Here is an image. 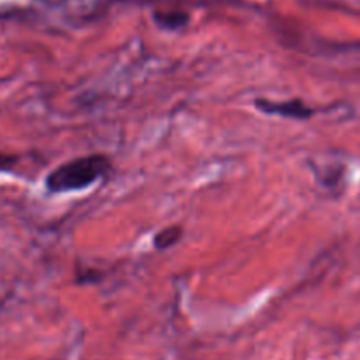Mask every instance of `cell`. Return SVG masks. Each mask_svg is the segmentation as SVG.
<instances>
[{
  "label": "cell",
  "instance_id": "obj_1",
  "mask_svg": "<svg viewBox=\"0 0 360 360\" xmlns=\"http://www.w3.org/2000/svg\"><path fill=\"white\" fill-rule=\"evenodd\" d=\"M111 169L105 155H86L65 162L46 178V188L51 193H65L84 190L101 179Z\"/></svg>",
  "mask_w": 360,
  "mask_h": 360
},
{
  "label": "cell",
  "instance_id": "obj_2",
  "mask_svg": "<svg viewBox=\"0 0 360 360\" xmlns=\"http://www.w3.org/2000/svg\"><path fill=\"white\" fill-rule=\"evenodd\" d=\"M257 108L262 112H267V115H278L283 116V118H292V120H308L311 118L315 109L309 108L308 104L301 101V98H292V101H267V98H260V101L255 102Z\"/></svg>",
  "mask_w": 360,
  "mask_h": 360
},
{
  "label": "cell",
  "instance_id": "obj_3",
  "mask_svg": "<svg viewBox=\"0 0 360 360\" xmlns=\"http://www.w3.org/2000/svg\"><path fill=\"white\" fill-rule=\"evenodd\" d=\"M155 21L165 30H178L188 23V14L185 11H162L155 13Z\"/></svg>",
  "mask_w": 360,
  "mask_h": 360
},
{
  "label": "cell",
  "instance_id": "obj_4",
  "mask_svg": "<svg viewBox=\"0 0 360 360\" xmlns=\"http://www.w3.org/2000/svg\"><path fill=\"white\" fill-rule=\"evenodd\" d=\"M183 236V227L181 225H169V227L162 229L155 234L153 245L157 250H169L171 246H174L176 243L181 239Z\"/></svg>",
  "mask_w": 360,
  "mask_h": 360
}]
</instances>
